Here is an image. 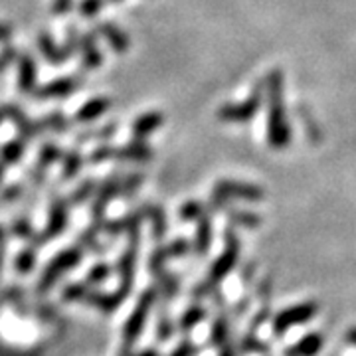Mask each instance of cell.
I'll return each mask as SVG.
<instances>
[{
	"label": "cell",
	"mask_w": 356,
	"mask_h": 356,
	"mask_svg": "<svg viewBox=\"0 0 356 356\" xmlns=\"http://www.w3.org/2000/svg\"><path fill=\"white\" fill-rule=\"evenodd\" d=\"M229 343V323L228 318L224 317V315H220V317L214 321V325H212V329H210V344L212 346H218V348H222L224 344Z\"/></svg>",
	"instance_id": "836d02e7"
},
{
	"label": "cell",
	"mask_w": 356,
	"mask_h": 356,
	"mask_svg": "<svg viewBox=\"0 0 356 356\" xmlns=\"http://www.w3.org/2000/svg\"><path fill=\"white\" fill-rule=\"evenodd\" d=\"M93 30L97 32V36L107 40V44L111 46L115 54H127L131 40L119 26L113 24V22H99Z\"/></svg>",
	"instance_id": "ffe728a7"
},
{
	"label": "cell",
	"mask_w": 356,
	"mask_h": 356,
	"mask_svg": "<svg viewBox=\"0 0 356 356\" xmlns=\"http://www.w3.org/2000/svg\"><path fill=\"white\" fill-rule=\"evenodd\" d=\"M143 182H145V175H140V172H125L121 198H133Z\"/></svg>",
	"instance_id": "7bdbcfd3"
},
{
	"label": "cell",
	"mask_w": 356,
	"mask_h": 356,
	"mask_svg": "<svg viewBox=\"0 0 356 356\" xmlns=\"http://www.w3.org/2000/svg\"><path fill=\"white\" fill-rule=\"evenodd\" d=\"M67 220H70V204H67V200H64V198L54 200L50 206V218H48L46 229L40 234L42 243H48L51 240H56L67 228Z\"/></svg>",
	"instance_id": "4fadbf2b"
},
{
	"label": "cell",
	"mask_w": 356,
	"mask_h": 356,
	"mask_svg": "<svg viewBox=\"0 0 356 356\" xmlns=\"http://www.w3.org/2000/svg\"><path fill=\"white\" fill-rule=\"evenodd\" d=\"M72 8H74V0H54V4H51V13L56 16H64Z\"/></svg>",
	"instance_id": "c3c4849f"
},
{
	"label": "cell",
	"mask_w": 356,
	"mask_h": 356,
	"mask_svg": "<svg viewBox=\"0 0 356 356\" xmlns=\"http://www.w3.org/2000/svg\"><path fill=\"white\" fill-rule=\"evenodd\" d=\"M267 97V145L275 151L287 149L291 143V127L287 121V109L283 103V74L271 70L266 77Z\"/></svg>",
	"instance_id": "6da1fadb"
},
{
	"label": "cell",
	"mask_w": 356,
	"mask_h": 356,
	"mask_svg": "<svg viewBox=\"0 0 356 356\" xmlns=\"http://www.w3.org/2000/svg\"><path fill=\"white\" fill-rule=\"evenodd\" d=\"M214 194L224 196L228 200H243V202H261L266 198V191L257 184L242 182V180H218Z\"/></svg>",
	"instance_id": "9c48e42d"
},
{
	"label": "cell",
	"mask_w": 356,
	"mask_h": 356,
	"mask_svg": "<svg viewBox=\"0 0 356 356\" xmlns=\"http://www.w3.org/2000/svg\"><path fill=\"white\" fill-rule=\"evenodd\" d=\"M117 129H119V123H117V121L105 123V125H102V127H89L86 129V131H81V133H77L76 143L77 145H86V143H89V140L107 143L111 137H115Z\"/></svg>",
	"instance_id": "d4e9b609"
},
{
	"label": "cell",
	"mask_w": 356,
	"mask_h": 356,
	"mask_svg": "<svg viewBox=\"0 0 356 356\" xmlns=\"http://www.w3.org/2000/svg\"><path fill=\"white\" fill-rule=\"evenodd\" d=\"M105 2H107V0H81V2H79V14H81L86 20H91V18H95L97 14L102 13Z\"/></svg>",
	"instance_id": "ee69618b"
},
{
	"label": "cell",
	"mask_w": 356,
	"mask_h": 356,
	"mask_svg": "<svg viewBox=\"0 0 356 356\" xmlns=\"http://www.w3.org/2000/svg\"><path fill=\"white\" fill-rule=\"evenodd\" d=\"M26 153V140L22 137L10 139L0 147V163L2 165H18Z\"/></svg>",
	"instance_id": "484cf974"
},
{
	"label": "cell",
	"mask_w": 356,
	"mask_h": 356,
	"mask_svg": "<svg viewBox=\"0 0 356 356\" xmlns=\"http://www.w3.org/2000/svg\"><path fill=\"white\" fill-rule=\"evenodd\" d=\"M2 119H4V113H2V109H0V123H2Z\"/></svg>",
	"instance_id": "91938a15"
},
{
	"label": "cell",
	"mask_w": 356,
	"mask_h": 356,
	"mask_svg": "<svg viewBox=\"0 0 356 356\" xmlns=\"http://www.w3.org/2000/svg\"><path fill=\"white\" fill-rule=\"evenodd\" d=\"M204 214H208L206 212V204L198 202V200L184 202L180 206V210H178V216H180V220H184V222H196Z\"/></svg>",
	"instance_id": "8d00e7d4"
},
{
	"label": "cell",
	"mask_w": 356,
	"mask_h": 356,
	"mask_svg": "<svg viewBox=\"0 0 356 356\" xmlns=\"http://www.w3.org/2000/svg\"><path fill=\"white\" fill-rule=\"evenodd\" d=\"M2 259H4V250L0 248V267H2Z\"/></svg>",
	"instance_id": "6f0895ef"
},
{
	"label": "cell",
	"mask_w": 356,
	"mask_h": 356,
	"mask_svg": "<svg viewBox=\"0 0 356 356\" xmlns=\"http://www.w3.org/2000/svg\"><path fill=\"white\" fill-rule=\"evenodd\" d=\"M97 186H99V184H97L93 178L83 180V182L77 186L76 191L67 196V204H70V206H79V204H83L86 200H89L95 192H97Z\"/></svg>",
	"instance_id": "e575fe53"
},
{
	"label": "cell",
	"mask_w": 356,
	"mask_h": 356,
	"mask_svg": "<svg viewBox=\"0 0 356 356\" xmlns=\"http://www.w3.org/2000/svg\"><path fill=\"white\" fill-rule=\"evenodd\" d=\"M153 159V149L145 140H131L125 147H113L109 143L97 145L88 156L89 165H102L109 161L117 163H149Z\"/></svg>",
	"instance_id": "7a4b0ae2"
},
{
	"label": "cell",
	"mask_w": 356,
	"mask_h": 356,
	"mask_svg": "<svg viewBox=\"0 0 356 356\" xmlns=\"http://www.w3.org/2000/svg\"><path fill=\"white\" fill-rule=\"evenodd\" d=\"M10 40H13V26L0 22V42L6 46V44H10Z\"/></svg>",
	"instance_id": "f907efd6"
},
{
	"label": "cell",
	"mask_w": 356,
	"mask_h": 356,
	"mask_svg": "<svg viewBox=\"0 0 356 356\" xmlns=\"http://www.w3.org/2000/svg\"><path fill=\"white\" fill-rule=\"evenodd\" d=\"M13 234H16L18 238H22L26 242L32 243V248H40V245H44L42 243V238H40V234L36 229L32 228V224L26 220V218H20V220H16L13 224Z\"/></svg>",
	"instance_id": "d6a6232c"
},
{
	"label": "cell",
	"mask_w": 356,
	"mask_h": 356,
	"mask_svg": "<svg viewBox=\"0 0 356 356\" xmlns=\"http://www.w3.org/2000/svg\"><path fill=\"white\" fill-rule=\"evenodd\" d=\"M111 105H113V102L109 97H103V95L102 97H93L77 109L76 115H74V121L76 123H93L107 113Z\"/></svg>",
	"instance_id": "7402d4cb"
},
{
	"label": "cell",
	"mask_w": 356,
	"mask_h": 356,
	"mask_svg": "<svg viewBox=\"0 0 356 356\" xmlns=\"http://www.w3.org/2000/svg\"><path fill=\"white\" fill-rule=\"evenodd\" d=\"M218 356H236V348L232 346V344H224L222 348H220V355Z\"/></svg>",
	"instance_id": "f5cc1de1"
},
{
	"label": "cell",
	"mask_w": 356,
	"mask_h": 356,
	"mask_svg": "<svg viewBox=\"0 0 356 356\" xmlns=\"http://www.w3.org/2000/svg\"><path fill=\"white\" fill-rule=\"evenodd\" d=\"M22 188H24L22 184H10V186H6V188L2 191V194H0V196H2V200L10 202V200H16V198L22 194Z\"/></svg>",
	"instance_id": "681fc988"
},
{
	"label": "cell",
	"mask_w": 356,
	"mask_h": 356,
	"mask_svg": "<svg viewBox=\"0 0 356 356\" xmlns=\"http://www.w3.org/2000/svg\"><path fill=\"white\" fill-rule=\"evenodd\" d=\"M6 165H2L0 163V184H2V180H4V172H6V168H4Z\"/></svg>",
	"instance_id": "9f6ffc18"
},
{
	"label": "cell",
	"mask_w": 356,
	"mask_h": 356,
	"mask_svg": "<svg viewBox=\"0 0 356 356\" xmlns=\"http://www.w3.org/2000/svg\"><path fill=\"white\" fill-rule=\"evenodd\" d=\"M156 281H159V291H161V295H163V299H165L166 303L172 301L178 295V291H180V280H178V275L170 273L168 269H165L163 273H159Z\"/></svg>",
	"instance_id": "f546056e"
},
{
	"label": "cell",
	"mask_w": 356,
	"mask_h": 356,
	"mask_svg": "<svg viewBox=\"0 0 356 356\" xmlns=\"http://www.w3.org/2000/svg\"><path fill=\"white\" fill-rule=\"evenodd\" d=\"M79 54L86 70H97L103 64V54L97 46V32H81L79 34Z\"/></svg>",
	"instance_id": "e0dca14e"
},
{
	"label": "cell",
	"mask_w": 356,
	"mask_h": 356,
	"mask_svg": "<svg viewBox=\"0 0 356 356\" xmlns=\"http://www.w3.org/2000/svg\"><path fill=\"white\" fill-rule=\"evenodd\" d=\"M344 341L348 344H355L356 346V327H353V329H348L346 331V334H344Z\"/></svg>",
	"instance_id": "db71d44e"
},
{
	"label": "cell",
	"mask_w": 356,
	"mask_h": 356,
	"mask_svg": "<svg viewBox=\"0 0 356 356\" xmlns=\"http://www.w3.org/2000/svg\"><path fill=\"white\" fill-rule=\"evenodd\" d=\"M143 210H145V216L151 222V236H153L154 242H161L166 236V214L163 210V206L159 204H143Z\"/></svg>",
	"instance_id": "cb8c5ba5"
},
{
	"label": "cell",
	"mask_w": 356,
	"mask_h": 356,
	"mask_svg": "<svg viewBox=\"0 0 356 356\" xmlns=\"http://www.w3.org/2000/svg\"><path fill=\"white\" fill-rule=\"evenodd\" d=\"M192 250V243L186 238H177L172 242L165 243V245H159L149 259V269L154 277L159 273H163L166 269V261L168 259H177V257H184Z\"/></svg>",
	"instance_id": "8fae6325"
},
{
	"label": "cell",
	"mask_w": 356,
	"mask_h": 356,
	"mask_svg": "<svg viewBox=\"0 0 356 356\" xmlns=\"http://www.w3.org/2000/svg\"><path fill=\"white\" fill-rule=\"evenodd\" d=\"M62 178L64 180H72L74 177L79 175V170L86 165V156L79 153L77 149H70L62 154Z\"/></svg>",
	"instance_id": "4316f807"
},
{
	"label": "cell",
	"mask_w": 356,
	"mask_h": 356,
	"mask_svg": "<svg viewBox=\"0 0 356 356\" xmlns=\"http://www.w3.org/2000/svg\"><path fill=\"white\" fill-rule=\"evenodd\" d=\"M264 89H266V79L257 81L250 91V95L242 103L222 105L218 109V119L226 121V123H248V121H252L264 105V97H266Z\"/></svg>",
	"instance_id": "277c9868"
},
{
	"label": "cell",
	"mask_w": 356,
	"mask_h": 356,
	"mask_svg": "<svg viewBox=\"0 0 356 356\" xmlns=\"http://www.w3.org/2000/svg\"><path fill=\"white\" fill-rule=\"evenodd\" d=\"M325 344V337L321 332H309L299 341L283 350V356H317Z\"/></svg>",
	"instance_id": "603a6c76"
},
{
	"label": "cell",
	"mask_w": 356,
	"mask_h": 356,
	"mask_svg": "<svg viewBox=\"0 0 356 356\" xmlns=\"http://www.w3.org/2000/svg\"><path fill=\"white\" fill-rule=\"evenodd\" d=\"M318 313V303L315 301H305V303H297V305L287 307L280 311L273 323H271V331L273 334L281 339L285 332L293 329V327H299V325H305L309 321H313V317Z\"/></svg>",
	"instance_id": "ba28073f"
},
{
	"label": "cell",
	"mask_w": 356,
	"mask_h": 356,
	"mask_svg": "<svg viewBox=\"0 0 356 356\" xmlns=\"http://www.w3.org/2000/svg\"><path fill=\"white\" fill-rule=\"evenodd\" d=\"M89 287L91 285H88V283H70V285H65L64 291H62V299L65 303H81L86 293L89 291Z\"/></svg>",
	"instance_id": "ab89813d"
},
{
	"label": "cell",
	"mask_w": 356,
	"mask_h": 356,
	"mask_svg": "<svg viewBox=\"0 0 356 356\" xmlns=\"http://www.w3.org/2000/svg\"><path fill=\"white\" fill-rule=\"evenodd\" d=\"M79 34L81 32H77L76 26L70 24L65 28V46L70 48V50L74 51V54H79Z\"/></svg>",
	"instance_id": "7dc6e473"
},
{
	"label": "cell",
	"mask_w": 356,
	"mask_h": 356,
	"mask_svg": "<svg viewBox=\"0 0 356 356\" xmlns=\"http://www.w3.org/2000/svg\"><path fill=\"white\" fill-rule=\"evenodd\" d=\"M83 259V248L79 245H72V248H65L60 254L54 255L50 264L46 266V269L42 271V277L38 281V293H48L56 285V281L60 280L64 273L72 271L74 267L79 266Z\"/></svg>",
	"instance_id": "8992f818"
},
{
	"label": "cell",
	"mask_w": 356,
	"mask_h": 356,
	"mask_svg": "<svg viewBox=\"0 0 356 356\" xmlns=\"http://www.w3.org/2000/svg\"><path fill=\"white\" fill-rule=\"evenodd\" d=\"M111 273H113L111 266H107V264H103V261L102 264H95V266L88 271L86 283H88V285H102L103 281H107L111 277Z\"/></svg>",
	"instance_id": "60d3db41"
},
{
	"label": "cell",
	"mask_w": 356,
	"mask_h": 356,
	"mask_svg": "<svg viewBox=\"0 0 356 356\" xmlns=\"http://www.w3.org/2000/svg\"><path fill=\"white\" fill-rule=\"evenodd\" d=\"M38 50L51 65H64L74 56V51L70 50L65 44L60 46L56 40L51 38L50 32H46V30H42L38 34Z\"/></svg>",
	"instance_id": "5bb4252c"
},
{
	"label": "cell",
	"mask_w": 356,
	"mask_h": 356,
	"mask_svg": "<svg viewBox=\"0 0 356 356\" xmlns=\"http://www.w3.org/2000/svg\"><path fill=\"white\" fill-rule=\"evenodd\" d=\"M119 356H161V353L154 350V348H147V350H140V353H135V355H133L131 348H123Z\"/></svg>",
	"instance_id": "816d5d0a"
},
{
	"label": "cell",
	"mask_w": 356,
	"mask_h": 356,
	"mask_svg": "<svg viewBox=\"0 0 356 356\" xmlns=\"http://www.w3.org/2000/svg\"><path fill=\"white\" fill-rule=\"evenodd\" d=\"M140 248V229H131L127 234V248L117 261V273H119V289L131 295L135 285V271H137V254Z\"/></svg>",
	"instance_id": "52a82bcc"
},
{
	"label": "cell",
	"mask_w": 356,
	"mask_h": 356,
	"mask_svg": "<svg viewBox=\"0 0 356 356\" xmlns=\"http://www.w3.org/2000/svg\"><path fill=\"white\" fill-rule=\"evenodd\" d=\"M240 254H242V242H240L238 234L234 232L232 224H229V226L224 228V250L214 259V264H212L210 271H208L206 281L212 283L214 287H218L236 269L238 261H240Z\"/></svg>",
	"instance_id": "3957f363"
},
{
	"label": "cell",
	"mask_w": 356,
	"mask_h": 356,
	"mask_svg": "<svg viewBox=\"0 0 356 356\" xmlns=\"http://www.w3.org/2000/svg\"><path fill=\"white\" fill-rule=\"evenodd\" d=\"M198 353H200V348L192 343V341L186 339V341H182V343L178 344L177 348H175L168 356H198Z\"/></svg>",
	"instance_id": "bcb514c9"
},
{
	"label": "cell",
	"mask_w": 356,
	"mask_h": 356,
	"mask_svg": "<svg viewBox=\"0 0 356 356\" xmlns=\"http://www.w3.org/2000/svg\"><path fill=\"white\" fill-rule=\"evenodd\" d=\"M18 89L24 95H32L36 91V81H38V67L30 54H20L18 56Z\"/></svg>",
	"instance_id": "2e32d148"
},
{
	"label": "cell",
	"mask_w": 356,
	"mask_h": 356,
	"mask_svg": "<svg viewBox=\"0 0 356 356\" xmlns=\"http://www.w3.org/2000/svg\"><path fill=\"white\" fill-rule=\"evenodd\" d=\"M156 297H159V289L156 287H149V289H145L139 295V301H137V305L133 309L131 317L123 325V348H131L140 339Z\"/></svg>",
	"instance_id": "5b68a950"
},
{
	"label": "cell",
	"mask_w": 356,
	"mask_h": 356,
	"mask_svg": "<svg viewBox=\"0 0 356 356\" xmlns=\"http://www.w3.org/2000/svg\"><path fill=\"white\" fill-rule=\"evenodd\" d=\"M163 123H165V115L161 111H149V113L140 115L131 125V137L135 140H145L149 135H153L156 129H161Z\"/></svg>",
	"instance_id": "44dd1931"
},
{
	"label": "cell",
	"mask_w": 356,
	"mask_h": 356,
	"mask_svg": "<svg viewBox=\"0 0 356 356\" xmlns=\"http://www.w3.org/2000/svg\"><path fill=\"white\" fill-rule=\"evenodd\" d=\"M226 216H228L232 226H240V228H248V229H254L261 226V216H259V214H255V212H252V210L229 208L228 212H226Z\"/></svg>",
	"instance_id": "83f0119b"
},
{
	"label": "cell",
	"mask_w": 356,
	"mask_h": 356,
	"mask_svg": "<svg viewBox=\"0 0 356 356\" xmlns=\"http://www.w3.org/2000/svg\"><path fill=\"white\" fill-rule=\"evenodd\" d=\"M42 121H44L46 127L50 129L51 133H56V135H64V133H70V131H72V119H67L64 115V111H60V109H54V111L46 115Z\"/></svg>",
	"instance_id": "1f68e13d"
},
{
	"label": "cell",
	"mask_w": 356,
	"mask_h": 356,
	"mask_svg": "<svg viewBox=\"0 0 356 356\" xmlns=\"http://www.w3.org/2000/svg\"><path fill=\"white\" fill-rule=\"evenodd\" d=\"M62 149L56 145V143H51V140H46V143H42V147H40L38 151V163L36 166L42 168V170H48L51 165H56L60 159H62Z\"/></svg>",
	"instance_id": "4dcf8cb0"
},
{
	"label": "cell",
	"mask_w": 356,
	"mask_h": 356,
	"mask_svg": "<svg viewBox=\"0 0 356 356\" xmlns=\"http://www.w3.org/2000/svg\"><path fill=\"white\" fill-rule=\"evenodd\" d=\"M143 220H147V216H145V210H143V206H140L137 210L129 212L125 216L117 218V220H105L102 226V232H107V234H111V236L129 234L131 229L140 228Z\"/></svg>",
	"instance_id": "ac0fdd59"
},
{
	"label": "cell",
	"mask_w": 356,
	"mask_h": 356,
	"mask_svg": "<svg viewBox=\"0 0 356 356\" xmlns=\"http://www.w3.org/2000/svg\"><path fill=\"white\" fill-rule=\"evenodd\" d=\"M212 240H214V226H212V216L204 214L202 218L196 220V234L192 240V250L196 255H206L212 248Z\"/></svg>",
	"instance_id": "d6986e66"
},
{
	"label": "cell",
	"mask_w": 356,
	"mask_h": 356,
	"mask_svg": "<svg viewBox=\"0 0 356 356\" xmlns=\"http://www.w3.org/2000/svg\"><path fill=\"white\" fill-rule=\"evenodd\" d=\"M4 240H6V229L0 226V243H4Z\"/></svg>",
	"instance_id": "11a10c76"
},
{
	"label": "cell",
	"mask_w": 356,
	"mask_h": 356,
	"mask_svg": "<svg viewBox=\"0 0 356 356\" xmlns=\"http://www.w3.org/2000/svg\"><path fill=\"white\" fill-rule=\"evenodd\" d=\"M14 266H16V271L20 275H28L36 266V248H24L16 257Z\"/></svg>",
	"instance_id": "74e56055"
},
{
	"label": "cell",
	"mask_w": 356,
	"mask_h": 356,
	"mask_svg": "<svg viewBox=\"0 0 356 356\" xmlns=\"http://www.w3.org/2000/svg\"><path fill=\"white\" fill-rule=\"evenodd\" d=\"M0 109H2V113H4V119H8L14 127L18 129L20 137H22L24 140L38 139L42 133H46V131H48L46 123H44L42 119H40V121H36V119H30V117L22 111V107H18V105L6 103V105H2Z\"/></svg>",
	"instance_id": "30bf717a"
},
{
	"label": "cell",
	"mask_w": 356,
	"mask_h": 356,
	"mask_svg": "<svg viewBox=\"0 0 356 356\" xmlns=\"http://www.w3.org/2000/svg\"><path fill=\"white\" fill-rule=\"evenodd\" d=\"M295 109H297V111H295V113H297V117H299V119H301V121H303V123L307 125L305 131H307V135H309V139L313 140V143L321 140V131H318V125L315 127V119H313L311 111L307 109V105L299 103V105H297Z\"/></svg>",
	"instance_id": "f35d334b"
},
{
	"label": "cell",
	"mask_w": 356,
	"mask_h": 356,
	"mask_svg": "<svg viewBox=\"0 0 356 356\" xmlns=\"http://www.w3.org/2000/svg\"><path fill=\"white\" fill-rule=\"evenodd\" d=\"M172 334H175V323H172V318L168 317V313H161V317L156 321L154 339H156L159 343H166V341H170Z\"/></svg>",
	"instance_id": "b9f144b4"
},
{
	"label": "cell",
	"mask_w": 356,
	"mask_h": 356,
	"mask_svg": "<svg viewBox=\"0 0 356 356\" xmlns=\"http://www.w3.org/2000/svg\"><path fill=\"white\" fill-rule=\"evenodd\" d=\"M81 77L79 76H64L56 77L54 81L38 88L30 97L38 99V102H50V99H65L70 97L77 88H81Z\"/></svg>",
	"instance_id": "7c38bea8"
},
{
	"label": "cell",
	"mask_w": 356,
	"mask_h": 356,
	"mask_svg": "<svg viewBox=\"0 0 356 356\" xmlns=\"http://www.w3.org/2000/svg\"><path fill=\"white\" fill-rule=\"evenodd\" d=\"M208 317V311L202 305H191L178 318V329L182 332H191L194 327H198L204 318Z\"/></svg>",
	"instance_id": "f1b7e54d"
},
{
	"label": "cell",
	"mask_w": 356,
	"mask_h": 356,
	"mask_svg": "<svg viewBox=\"0 0 356 356\" xmlns=\"http://www.w3.org/2000/svg\"><path fill=\"white\" fill-rule=\"evenodd\" d=\"M107 2H113V4H119V2H123V0H107Z\"/></svg>",
	"instance_id": "680465c9"
},
{
	"label": "cell",
	"mask_w": 356,
	"mask_h": 356,
	"mask_svg": "<svg viewBox=\"0 0 356 356\" xmlns=\"http://www.w3.org/2000/svg\"><path fill=\"white\" fill-rule=\"evenodd\" d=\"M18 56H20L18 50H16L14 46H10V44H6V46L0 50V74L6 72L8 65L16 64V62H18Z\"/></svg>",
	"instance_id": "f6af8a7d"
},
{
	"label": "cell",
	"mask_w": 356,
	"mask_h": 356,
	"mask_svg": "<svg viewBox=\"0 0 356 356\" xmlns=\"http://www.w3.org/2000/svg\"><path fill=\"white\" fill-rule=\"evenodd\" d=\"M129 295L121 291V289H117L113 293H102L97 291V289H91L89 287V291L86 293V297H83V301L81 303H86L89 307H95V309H99L102 313H115L119 307L123 305V301L127 299Z\"/></svg>",
	"instance_id": "9a60e30c"
},
{
	"label": "cell",
	"mask_w": 356,
	"mask_h": 356,
	"mask_svg": "<svg viewBox=\"0 0 356 356\" xmlns=\"http://www.w3.org/2000/svg\"><path fill=\"white\" fill-rule=\"evenodd\" d=\"M240 350H242L243 355H264L267 356L271 353V348L267 346L266 343H261L257 337H255V332H248L245 337L242 339V343H240Z\"/></svg>",
	"instance_id": "d590c367"
}]
</instances>
